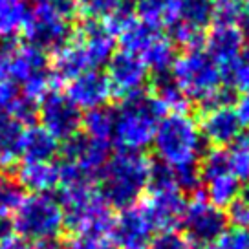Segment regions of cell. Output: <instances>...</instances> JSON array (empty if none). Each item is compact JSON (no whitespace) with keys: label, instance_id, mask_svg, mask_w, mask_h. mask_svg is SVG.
<instances>
[{"label":"cell","instance_id":"cell-8","mask_svg":"<svg viewBox=\"0 0 249 249\" xmlns=\"http://www.w3.org/2000/svg\"><path fill=\"white\" fill-rule=\"evenodd\" d=\"M185 196L179 191L172 172L163 165H154L147 193L141 200V209L150 220L154 231H178L185 211Z\"/></svg>","mask_w":249,"mask_h":249},{"label":"cell","instance_id":"cell-12","mask_svg":"<svg viewBox=\"0 0 249 249\" xmlns=\"http://www.w3.org/2000/svg\"><path fill=\"white\" fill-rule=\"evenodd\" d=\"M200 185L203 187V196L218 207H227L242 193V183L233 176L227 165L226 148L211 147L205 150L198 163Z\"/></svg>","mask_w":249,"mask_h":249},{"label":"cell","instance_id":"cell-38","mask_svg":"<svg viewBox=\"0 0 249 249\" xmlns=\"http://www.w3.org/2000/svg\"><path fill=\"white\" fill-rule=\"evenodd\" d=\"M238 26L242 28L244 35H249V0H242L240 13H238Z\"/></svg>","mask_w":249,"mask_h":249},{"label":"cell","instance_id":"cell-29","mask_svg":"<svg viewBox=\"0 0 249 249\" xmlns=\"http://www.w3.org/2000/svg\"><path fill=\"white\" fill-rule=\"evenodd\" d=\"M227 165L233 172V176L240 183H249V136L244 134L234 141L233 145L226 148Z\"/></svg>","mask_w":249,"mask_h":249},{"label":"cell","instance_id":"cell-16","mask_svg":"<svg viewBox=\"0 0 249 249\" xmlns=\"http://www.w3.org/2000/svg\"><path fill=\"white\" fill-rule=\"evenodd\" d=\"M198 126L205 143H211L213 147L226 148L244 136V123L234 105L229 101L205 107Z\"/></svg>","mask_w":249,"mask_h":249},{"label":"cell","instance_id":"cell-21","mask_svg":"<svg viewBox=\"0 0 249 249\" xmlns=\"http://www.w3.org/2000/svg\"><path fill=\"white\" fill-rule=\"evenodd\" d=\"M75 2L77 9L85 13L86 18L107 24L112 33L123 20L136 13L134 0H75Z\"/></svg>","mask_w":249,"mask_h":249},{"label":"cell","instance_id":"cell-35","mask_svg":"<svg viewBox=\"0 0 249 249\" xmlns=\"http://www.w3.org/2000/svg\"><path fill=\"white\" fill-rule=\"evenodd\" d=\"M214 6V20H234L238 22L242 0H211Z\"/></svg>","mask_w":249,"mask_h":249},{"label":"cell","instance_id":"cell-6","mask_svg":"<svg viewBox=\"0 0 249 249\" xmlns=\"http://www.w3.org/2000/svg\"><path fill=\"white\" fill-rule=\"evenodd\" d=\"M165 114L160 101L145 92L121 99L119 107L114 108L112 141L119 150L143 152L152 145L156 128Z\"/></svg>","mask_w":249,"mask_h":249},{"label":"cell","instance_id":"cell-13","mask_svg":"<svg viewBox=\"0 0 249 249\" xmlns=\"http://www.w3.org/2000/svg\"><path fill=\"white\" fill-rule=\"evenodd\" d=\"M227 218L222 207L211 203L203 195L195 196L185 203L181 226L185 238L193 244L218 242L227 231Z\"/></svg>","mask_w":249,"mask_h":249},{"label":"cell","instance_id":"cell-26","mask_svg":"<svg viewBox=\"0 0 249 249\" xmlns=\"http://www.w3.org/2000/svg\"><path fill=\"white\" fill-rule=\"evenodd\" d=\"M81 128L85 130V136L99 141L112 143L114 134V110L108 107L86 110V114L81 119Z\"/></svg>","mask_w":249,"mask_h":249},{"label":"cell","instance_id":"cell-17","mask_svg":"<svg viewBox=\"0 0 249 249\" xmlns=\"http://www.w3.org/2000/svg\"><path fill=\"white\" fill-rule=\"evenodd\" d=\"M154 227L140 205H130L119 209L112 226H110V240L116 249H148L154 238Z\"/></svg>","mask_w":249,"mask_h":249},{"label":"cell","instance_id":"cell-14","mask_svg":"<svg viewBox=\"0 0 249 249\" xmlns=\"http://www.w3.org/2000/svg\"><path fill=\"white\" fill-rule=\"evenodd\" d=\"M37 117H40V126H44L55 140L66 141L79 134L83 114L66 93L52 88L40 97Z\"/></svg>","mask_w":249,"mask_h":249},{"label":"cell","instance_id":"cell-1","mask_svg":"<svg viewBox=\"0 0 249 249\" xmlns=\"http://www.w3.org/2000/svg\"><path fill=\"white\" fill-rule=\"evenodd\" d=\"M116 52V37L107 24L86 18L73 31L71 39L53 52L50 62L52 77L61 83H68L73 77L90 70H99Z\"/></svg>","mask_w":249,"mask_h":249},{"label":"cell","instance_id":"cell-40","mask_svg":"<svg viewBox=\"0 0 249 249\" xmlns=\"http://www.w3.org/2000/svg\"><path fill=\"white\" fill-rule=\"evenodd\" d=\"M8 46L9 44H0V83L8 79Z\"/></svg>","mask_w":249,"mask_h":249},{"label":"cell","instance_id":"cell-5","mask_svg":"<svg viewBox=\"0 0 249 249\" xmlns=\"http://www.w3.org/2000/svg\"><path fill=\"white\" fill-rule=\"evenodd\" d=\"M64 213V227L73 236H83L92 242H105L112 226L110 205L97 191L95 181H79L59 187Z\"/></svg>","mask_w":249,"mask_h":249},{"label":"cell","instance_id":"cell-39","mask_svg":"<svg viewBox=\"0 0 249 249\" xmlns=\"http://www.w3.org/2000/svg\"><path fill=\"white\" fill-rule=\"evenodd\" d=\"M11 236H15V229H13L11 218H0V242L8 240Z\"/></svg>","mask_w":249,"mask_h":249},{"label":"cell","instance_id":"cell-11","mask_svg":"<svg viewBox=\"0 0 249 249\" xmlns=\"http://www.w3.org/2000/svg\"><path fill=\"white\" fill-rule=\"evenodd\" d=\"M8 77L20 88L26 97L35 101H40V97L50 92L53 85L46 52L33 44H9Z\"/></svg>","mask_w":249,"mask_h":249},{"label":"cell","instance_id":"cell-7","mask_svg":"<svg viewBox=\"0 0 249 249\" xmlns=\"http://www.w3.org/2000/svg\"><path fill=\"white\" fill-rule=\"evenodd\" d=\"M77 11L75 0H37L22 31L28 44L42 52H57L71 39Z\"/></svg>","mask_w":249,"mask_h":249},{"label":"cell","instance_id":"cell-15","mask_svg":"<svg viewBox=\"0 0 249 249\" xmlns=\"http://www.w3.org/2000/svg\"><path fill=\"white\" fill-rule=\"evenodd\" d=\"M107 79L112 88V95L126 99L145 92L150 71L138 55L126 50H117L107 62Z\"/></svg>","mask_w":249,"mask_h":249},{"label":"cell","instance_id":"cell-20","mask_svg":"<svg viewBox=\"0 0 249 249\" xmlns=\"http://www.w3.org/2000/svg\"><path fill=\"white\" fill-rule=\"evenodd\" d=\"M66 95L79 110H93L107 107L114 97L107 75L99 70H90L68 81Z\"/></svg>","mask_w":249,"mask_h":249},{"label":"cell","instance_id":"cell-30","mask_svg":"<svg viewBox=\"0 0 249 249\" xmlns=\"http://www.w3.org/2000/svg\"><path fill=\"white\" fill-rule=\"evenodd\" d=\"M224 85L229 93H244L249 90V61L242 55L240 59L231 62L224 70Z\"/></svg>","mask_w":249,"mask_h":249},{"label":"cell","instance_id":"cell-19","mask_svg":"<svg viewBox=\"0 0 249 249\" xmlns=\"http://www.w3.org/2000/svg\"><path fill=\"white\" fill-rule=\"evenodd\" d=\"M244 48L246 35L234 20H214L203 40V50L222 70L240 59L244 55Z\"/></svg>","mask_w":249,"mask_h":249},{"label":"cell","instance_id":"cell-23","mask_svg":"<svg viewBox=\"0 0 249 249\" xmlns=\"http://www.w3.org/2000/svg\"><path fill=\"white\" fill-rule=\"evenodd\" d=\"M61 145L44 126H24L20 140V158L31 161H52L59 154Z\"/></svg>","mask_w":249,"mask_h":249},{"label":"cell","instance_id":"cell-32","mask_svg":"<svg viewBox=\"0 0 249 249\" xmlns=\"http://www.w3.org/2000/svg\"><path fill=\"white\" fill-rule=\"evenodd\" d=\"M227 222L233 227H248L249 229V193H240L233 202L227 205Z\"/></svg>","mask_w":249,"mask_h":249},{"label":"cell","instance_id":"cell-41","mask_svg":"<svg viewBox=\"0 0 249 249\" xmlns=\"http://www.w3.org/2000/svg\"><path fill=\"white\" fill-rule=\"evenodd\" d=\"M191 249H222L220 242H202V244H191Z\"/></svg>","mask_w":249,"mask_h":249},{"label":"cell","instance_id":"cell-34","mask_svg":"<svg viewBox=\"0 0 249 249\" xmlns=\"http://www.w3.org/2000/svg\"><path fill=\"white\" fill-rule=\"evenodd\" d=\"M222 249H249V229L248 227H231L220 238Z\"/></svg>","mask_w":249,"mask_h":249},{"label":"cell","instance_id":"cell-43","mask_svg":"<svg viewBox=\"0 0 249 249\" xmlns=\"http://www.w3.org/2000/svg\"><path fill=\"white\" fill-rule=\"evenodd\" d=\"M244 57H246V59L249 61V44L246 48H244Z\"/></svg>","mask_w":249,"mask_h":249},{"label":"cell","instance_id":"cell-24","mask_svg":"<svg viewBox=\"0 0 249 249\" xmlns=\"http://www.w3.org/2000/svg\"><path fill=\"white\" fill-rule=\"evenodd\" d=\"M24 124L17 119L0 112V167L8 169L20 158V140H22Z\"/></svg>","mask_w":249,"mask_h":249},{"label":"cell","instance_id":"cell-28","mask_svg":"<svg viewBox=\"0 0 249 249\" xmlns=\"http://www.w3.org/2000/svg\"><path fill=\"white\" fill-rule=\"evenodd\" d=\"M24 200V189L15 176L0 172V218L13 216Z\"/></svg>","mask_w":249,"mask_h":249},{"label":"cell","instance_id":"cell-33","mask_svg":"<svg viewBox=\"0 0 249 249\" xmlns=\"http://www.w3.org/2000/svg\"><path fill=\"white\" fill-rule=\"evenodd\" d=\"M148 249H191V242L178 231H165L152 238Z\"/></svg>","mask_w":249,"mask_h":249},{"label":"cell","instance_id":"cell-27","mask_svg":"<svg viewBox=\"0 0 249 249\" xmlns=\"http://www.w3.org/2000/svg\"><path fill=\"white\" fill-rule=\"evenodd\" d=\"M154 97L160 101V105L163 107V110L169 112H185L189 107V101L183 93L179 92V88L172 79L169 77V73L165 75H156L154 83Z\"/></svg>","mask_w":249,"mask_h":249},{"label":"cell","instance_id":"cell-3","mask_svg":"<svg viewBox=\"0 0 249 249\" xmlns=\"http://www.w3.org/2000/svg\"><path fill=\"white\" fill-rule=\"evenodd\" d=\"M154 163L143 152L119 150L110 154L97 174V191L110 207L124 209L136 205L150 185Z\"/></svg>","mask_w":249,"mask_h":249},{"label":"cell","instance_id":"cell-42","mask_svg":"<svg viewBox=\"0 0 249 249\" xmlns=\"http://www.w3.org/2000/svg\"><path fill=\"white\" fill-rule=\"evenodd\" d=\"M93 249H116V248H114L112 244H107V242H99Z\"/></svg>","mask_w":249,"mask_h":249},{"label":"cell","instance_id":"cell-2","mask_svg":"<svg viewBox=\"0 0 249 249\" xmlns=\"http://www.w3.org/2000/svg\"><path fill=\"white\" fill-rule=\"evenodd\" d=\"M160 165L172 174L198 171V163L205 152L200 126L187 112H169L161 117L152 145Z\"/></svg>","mask_w":249,"mask_h":249},{"label":"cell","instance_id":"cell-37","mask_svg":"<svg viewBox=\"0 0 249 249\" xmlns=\"http://www.w3.org/2000/svg\"><path fill=\"white\" fill-rule=\"evenodd\" d=\"M0 249H37L35 248V244H31V242L24 240L20 236H11L8 240L0 242Z\"/></svg>","mask_w":249,"mask_h":249},{"label":"cell","instance_id":"cell-25","mask_svg":"<svg viewBox=\"0 0 249 249\" xmlns=\"http://www.w3.org/2000/svg\"><path fill=\"white\" fill-rule=\"evenodd\" d=\"M30 8L24 0H0V39L13 40L24 31Z\"/></svg>","mask_w":249,"mask_h":249},{"label":"cell","instance_id":"cell-18","mask_svg":"<svg viewBox=\"0 0 249 249\" xmlns=\"http://www.w3.org/2000/svg\"><path fill=\"white\" fill-rule=\"evenodd\" d=\"M59 152L62 156V161L77 167L88 178L97 179V174L110 158V143L88 138L85 134H75L73 138L64 141Z\"/></svg>","mask_w":249,"mask_h":249},{"label":"cell","instance_id":"cell-36","mask_svg":"<svg viewBox=\"0 0 249 249\" xmlns=\"http://www.w3.org/2000/svg\"><path fill=\"white\" fill-rule=\"evenodd\" d=\"M234 108H236V112H238V116H240L244 126H246V124H249V90H248V92L240 93L238 103L234 105Z\"/></svg>","mask_w":249,"mask_h":249},{"label":"cell","instance_id":"cell-31","mask_svg":"<svg viewBox=\"0 0 249 249\" xmlns=\"http://www.w3.org/2000/svg\"><path fill=\"white\" fill-rule=\"evenodd\" d=\"M167 0H134V11L143 22L163 30V15Z\"/></svg>","mask_w":249,"mask_h":249},{"label":"cell","instance_id":"cell-22","mask_svg":"<svg viewBox=\"0 0 249 249\" xmlns=\"http://www.w3.org/2000/svg\"><path fill=\"white\" fill-rule=\"evenodd\" d=\"M17 179L22 185V189H28L33 195H50L59 187L57 163L24 160V163L18 167Z\"/></svg>","mask_w":249,"mask_h":249},{"label":"cell","instance_id":"cell-10","mask_svg":"<svg viewBox=\"0 0 249 249\" xmlns=\"http://www.w3.org/2000/svg\"><path fill=\"white\" fill-rule=\"evenodd\" d=\"M213 22L214 6L211 0H167L163 28L178 46L185 50L203 46Z\"/></svg>","mask_w":249,"mask_h":249},{"label":"cell","instance_id":"cell-4","mask_svg":"<svg viewBox=\"0 0 249 249\" xmlns=\"http://www.w3.org/2000/svg\"><path fill=\"white\" fill-rule=\"evenodd\" d=\"M169 77L178 86L187 101L211 107L227 101L231 93L226 90L222 68L213 61L203 46L185 50L174 57Z\"/></svg>","mask_w":249,"mask_h":249},{"label":"cell","instance_id":"cell-9","mask_svg":"<svg viewBox=\"0 0 249 249\" xmlns=\"http://www.w3.org/2000/svg\"><path fill=\"white\" fill-rule=\"evenodd\" d=\"M11 222L17 236L31 244H42L59 238L64 229V213L55 196L31 195L24 196Z\"/></svg>","mask_w":249,"mask_h":249}]
</instances>
